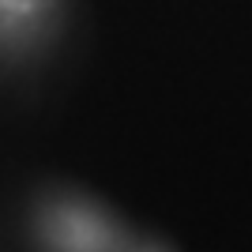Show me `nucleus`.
<instances>
[{
	"label": "nucleus",
	"mask_w": 252,
	"mask_h": 252,
	"mask_svg": "<svg viewBox=\"0 0 252 252\" xmlns=\"http://www.w3.org/2000/svg\"><path fill=\"white\" fill-rule=\"evenodd\" d=\"M53 241L64 252H105L109 249V226L91 207H61L49 222Z\"/></svg>",
	"instance_id": "obj_1"
},
{
	"label": "nucleus",
	"mask_w": 252,
	"mask_h": 252,
	"mask_svg": "<svg viewBox=\"0 0 252 252\" xmlns=\"http://www.w3.org/2000/svg\"><path fill=\"white\" fill-rule=\"evenodd\" d=\"M42 0H0V19H27L38 11Z\"/></svg>",
	"instance_id": "obj_2"
}]
</instances>
